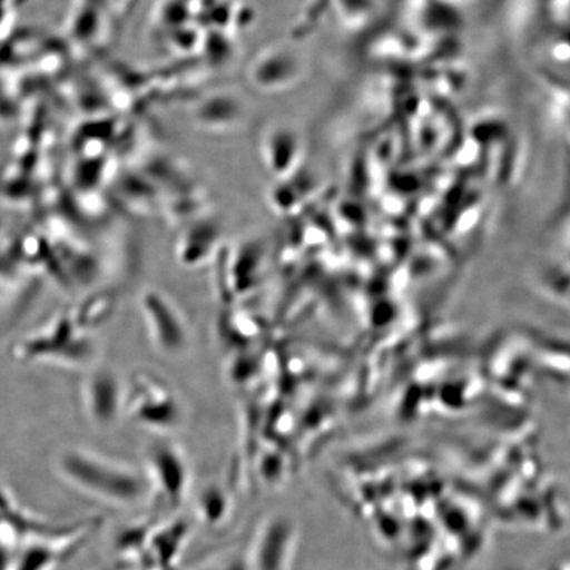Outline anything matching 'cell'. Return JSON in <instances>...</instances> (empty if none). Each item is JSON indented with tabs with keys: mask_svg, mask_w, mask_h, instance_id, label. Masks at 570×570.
Listing matches in <instances>:
<instances>
[{
	"mask_svg": "<svg viewBox=\"0 0 570 570\" xmlns=\"http://www.w3.org/2000/svg\"><path fill=\"white\" fill-rule=\"evenodd\" d=\"M295 530L283 518L268 520L253 538L246 561L252 570H289L294 558Z\"/></svg>",
	"mask_w": 570,
	"mask_h": 570,
	"instance_id": "277c9868",
	"label": "cell"
},
{
	"mask_svg": "<svg viewBox=\"0 0 570 570\" xmlns=\"http://www.w3.org/2000/svg\"><path fill=\"white\" fill-rule=\"evenodd\" d=\"M148 482L151 494L176 505L187 495L189 470L184 455L169 444H156L147 455Z\"/></svg>",
	"mask_w": 570,
	"mask_h": 570,
	"instance_id": "5b68a950",
	"label": "cell"
},
{
	"mask_svg": "<svg viewBox=\"0 0 570 570\" xmlns=\"http://www.w3.org/2000/svg\"><path fill=\"white\" fill-rule=\"evenodd\" d=\"M141 313L149 338L161 354L176 356L187 351L189 333L180 311L160 291L141 295Z\"/></svg>",
	"mask_w": 570,
	"mask_h": 570,
	"instance_id": "3957f363",
	"label": "cell"
},
{
	"mask_svg": "<svg viewBox=\"0 0 570 570\" xmlns=\"http://www.w3.org/2000/svg\"><path fill=\"white\" fill-rule=\"evenodd\" d=\"M55 470L63 482L99 502L134 505L151 495L147 474L85 449H62Z\"/></svg>",
	"mask_w": 570,
	"mask_h": 570,
	"instance_id": "6da1fadb",
	"label": "cell"
},
{
	"mask_svg": "<svg viewBox=\"0 0 570 570\" xmlns=\"http://www.w3.org/2000/svg\"><path fill=\"white\" fill-rule=\"evenodd\" d=\"M83 403L92 424L107 428L124 413L125 390L110 372H98L85 384Z\"/></svg>",
	"mask_w": 570,
	"mask_h": 570,
	"instance_id": "8992f818",
	"label": "cell"
},
{
	"mask_svg": "<svg viewBox=\"0 0 570 570\" xmlns=\"http://www.w3.org/2000/svg\"><path fill=\"white\" fill-rule=\"evenodd\" d=\"M124 413L155 430H173L183 419L181 405L173 390L160 377L149 374L135 375L126 387Z\"/></svg>",
	"mask_w": 570,
	"mask_h": 570,
	"instance_id": "7a4b0ae2",
	"label": "cell"
}]
</instances>
